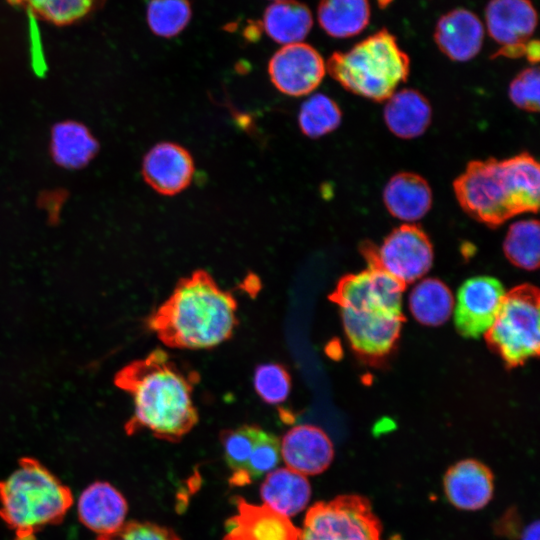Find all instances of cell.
Listing matches in <instances>:
<instances>
[{"label":"cell","instance_id":"6da1fadb","mask_svg":"<svg viewBox=\"0 0 540 540\" xmlns=\"http://www.w3.org/2000/svg\"><path fill=\"white\" fill-rule=\"evenodd\" d=\"M199 380L197 371L160 348L124 366L116 374L115 384L133 401V415L125 425L127 433L148 430L157 439L180 442L199 420L192 400Z\"/></svg>","mask_w":540,"mask_h":540},{"label":"cell","instance_id":"7a4b0ae2","mask_svg":"<svg viewBox=\"0 0 540 540\" xmlns=\"http://www.w3.org/2000/svg\"><path fill=\"white\" fill-rule=\"evenodd\" d=\"M146 324L168 347L211 349L233 336L239 324L237 301L210 273L198 269L178 280Z\"/></svg>","mask_w":540,"mask_h":540},{"label":"cell","instance_id":"3957f363","mask_svg":"<svg viewBox=\"0 0 540 540\" xmlns=\"http://www.w3.org/2000/svg\"><path fill=\"white\" fill-rule=\"evenodd\" d=\"M453 188L468 215L495 228L519 214L538 211L539 164L526 152L502 160H474Z\"/></svg>","mask_w":540,"mask_h":540},{"label":"cell","instance_id":"277c9868","mask_svg":"<svg viewBox=\"0 0 540 540\" xmlns=\"http://www.w3.org/2000/svg\"><path fill=\"white\" fill-rule=\"evenodd\" d=\"M73 504L69 487L33 458H22L18 467L0 480V518L14 533V540H36V534L60 523Z\"/></svg>","mask_w":540,"mask_h":540},{"label":"cell","instance_id":"5b68a950","mask_svg":"<svg viewBox=\"0 0 540 540\" xmlns=\"http://www.w3.org/2000/svg\"><path fill=\"white\" fill-rule=\"evenodd\" d=\"M410 61L393 34L376 32L346 52L333 53L326 63L331 77L346 90L381 102L407 80Z\"/></svg>","mask_w":540,"mask_h":540},{"label":"cell","instance_id":"8992f818","mask_svg":"<svg viewBox=\"0 0 540 540\" xmlns=\"http://www.w3.org/2000/svg\"><path fill=\"white\" fill-rule=\"evenodd\" d=\"M509 367L539 354V291L523 284L505 293L499 312L484 334Z\"/></svg>","mask_w":540,"mask_h":540},{"label":"cell","instance_id":"52a82bcc","mask_svg":"<svg viewBox=\"0 0 540 540\" xmlns=\"http://www.w3.org/2000/svg\"><path fill=\"white\" fill-rule=\"evenodd\" d=\"M299 540H381V525L365 498L341 495L309 508Z\"/></svg>","mask_w":540,"mask_h":540},{"label":"cell","instance_id":"ba28073f","mask_svg":"<svg viewBox=\"0 0 540 540\" xmlns=\"http://www.w3.org/2000/svg\"><path fill=\"white\" fill-rule=\"evenodd\" d=\"M362 252L370 267L384 271L405 286L424 276L433 263L428 235L411 223L393 229L380 246L363 244Z\"/></svg>","mask_w":540,"mask_h":540},{"label":"cell","instance_id":"9c48e42d","mask_svg":"<svg viewBox=\"0 0 540 540\" xmlns=\"http://www.w3.org/2000/svg\"><path fill=\"white\" fill-rule=\"evenodd\" d=\"M340 313L347 339L359 355L379 359L395 347L404 322L401 307L367 302L340 308Z\"/></svg>","mask_w":540,"mask_h":540},{"label":"cell","instance_id":"30bf717a","mask_svg":"<svg viewBox=\"0 0 540 540\" xmlns=\"http://www.w3.org/2000/svg\"><path fill=\"white\" fill-rule=\"evenodd\" d=\"M505 293L501 282L493 277L466 280L458 290L453 308L458 332L469 338L485 334L499 312Z\"/></svg>","mask_w":540,"mask_h":540},{"label":"cell","instance_id":"8fae6325","mask_svg":"<svg viewBox=\"0 0 540 540\" xmlns=\"http://www.w3.org/2000/svg\"><path fill=\"white\" fill-rule=\"evenodd\" d=\"M485 23L490 37L501 46L496 55L517 58L525 56L537 13L530 0H490Z\"/></svg>","mask_w":540,"mask_h":540},{"label":"cell","instance_id":"7c38bea8","mask_svg":"<svg viewBox=\"0 0 540 540\" xmlns=\"http://www.w3.org/2000/svg\"><path fill=\"white\" fill-rule=\"evenodd\" d=\"M268 72L280 92L298 97L319 86L326 64L315 48L299 42L280 48L270 59Z\"/></svg>","mask_w":540,"mask_h":540},{"label":"cell","instance_id":"4fadbf2b","mask_svg":"<svg viewBox=\"0 0 540 540\" xmlns=\"http://www.w3.org/2000/svg\"><path fill=\"white\" fill-rule=\"evenodd\" d=\"M234 503L237 513L225 522L222 540H299L300 529L288 517L240 496Z\"/></svg>","mask_w":540,"mask_h":540},{"label":"cell","instance_id":"5bb4252c","mask_svg":"<svg viewBox=\"0 0 540 540\" xmlns=\"http://www.w3.org/2000/svg\"><path fill=\"white\" fill-rule=\"evenodd\" d=\"M280 455L287 468L304 476L324 472L334 458L333 443L319 427L301 424L288 430L280 440Z\"/></svg>","mask_w":540,"mask_h":540},{"label":"cell","instance_id":"9a60e30c","mask_svg":"<svg viewBox=\"0 0 540 540\" xmlns=\"http://www.w3.org/2000/svg\"><path fill=\"white\" fill-rule=\"evenodd\" d=\"M142 173L145 181L158 193L174 195L184 190L194 174V162L182 146L162 142L144 157Z\"/></svg>","mask_w":540,"mask_h":540},{"label":"cell","instance_id":"2e32d148","mask_svg":"<svg viewBox=\"0 0 540 540\" xmlns=\"http://www.w3.org/2000/svg\"><path fill=\"white\" fill-rule=\"evenodd\" d=\"M444 493L456 508L476 511L492 499L494 481L491 471L483 463L466 459L450 467L444 476Z\"/></svg>","mask_w":540,"mask_h":540},{"label":"cell","instance_id":"e0dca14e","mask_svg":"<svg viewBox=\"0 0 540 540\" xmlns=\"http://www.w3.org/2000/svg\"><path fill=\"white\" fill-rule=\"evenodd\" d=\"M80 521L98 536L113 533L124 523L127 501L107 482H95L81 493L77 503Z\"/></svg>","mask_w":540,"mask_h":540},{"label":"cell","instance_id":"ac0fdd59","mask_svg":"<svg viewBox=\"0 0 540 540\" xmlns=\"http://www.w3.org/2000/svg\"><path fill=\"white\" fill-rule=\"evenodd\" d=\"M434 38L447 57L464 62L479 53L484 39V26L473 12L458 8L438 20Z\"/></svg>","mask_w":540,"mask_h":540},{"label":"cell","instance_id":"d6986e66","mask_svg":"<svg viewBox=\"0 0 540 540\" xmlns=\"http://www.w3.org/2000/svg\"><path fill=\"white\" fill-rule=\"evenodd\" d=\"M388 212L399 220L414 222L422 219L432 205V191L427 181L411 172L395 174L383 191Z\"/></svg>","mask_w":540,"mask_h":540},{"label":"cell","instance_id":"ffe728a7","mask_svg":"<svg viewBox=\"0 0 540 540\" xmlns=\"http://www.w3.org/2000/svg\"><path fill=\"white\" fill-rule=\"evenodd\" d=\"M383 115L388 129L394 135L412 139L427 130L431 123L432 109L423 94L407 88L394 92L386 100Z\"/></svg>","mask_w":540,"mask_h":540},{"label":"cell","instance_id":"44dd1931","mask_svg":"<svg viewBox=\"0 0 540 540\" xmlns=\"http://www.w3.org/2000/svg\"><path fill=\"white\" fill-rule=\"evenodd\" d=\"M264 504L286 517L301 512L311 498V486L306 476L289 468L270 471L260 487Z\"/></svg>","mask_w":540,"mask_h":540},{"label":"cell","instance_id":"7402d4cb","mask_svg":"<svg viewBox=\"0 0 540 540\" xmlns=\"http://www.w3.org/2000/svg\"><path fill=\"white\" fill-rule=\"evenodd\" d=\"M313 24L309 8L295 0H278L267 7L263 26L270 38L288 45L301 42Z\"/></svg>","mask_w":540,"mask_h":540},{"label":"cell","instance_id":"603a6c76","mask_svg":"<svg viewBox=\"0 0 540 540\" xmlns=\"http://www.w3.org/2000/svg\"><path fill=\"white\" fill-rule=\"evenodd\" d=\"M97 151V142L81 123H58L51 133V152L57 164L68 169L81 168Z\"/></svg>","mask_w":540,"mask_h":540},{"label":"cell","instance_id":"cb8c5ba5","mask_svg":"<svg viewBox=\"0 0 540 540\" xmlns=\"http://www.w3.org/2000/svg\"><path fill=\"white\" fill-rule=\"evenodd\" d=\"M368 0H320L318 21L322 29L335 38L359 34L368 25Z\"/></svg>","mask_w":540,"mask_h":540},{"label":"cell","instance_id":"d4e9b609","mask_svg":"<svg viewBox=\"0 0 540 540\" xmlns=\"http://www.w3.org/2000/svg\"><path fill=\"white\" fill-rule=\"evenodd\" d=\"M454 308L450 289L442 281L426 278L414 286L409 295V309L421 324L438 326L445 323Z\"/></svg>","mask_w":540,"mask_h":540},{"label":"cell","instance_id":"484cf974","mask_svg":"<svg viewBox=\"0 0 540 540\" xmlns=\"http://www.w3.org/2000/svg\"><path fill=\"white\" fill-rule=\"evenodd\" d=\"M256 424H244L220 432V442L227 466L232 470L231 485H246L245 469L254 447L263 432Z\"/></svg>","mask_w":540,"mask_h":540},{"label":"cell","instance_id":"4316f807","mask_svg":"<svg viewBox=\"0 0 540 540\" xmlns=\"http://www.w3.org/2000/svg\"><path fill=\"white\" fill-rule=\"evenodd\" d=\"M540 232L536 219L514 222L508 229L503 242L507 259L525 270H535L539 266Z\"/></svg>","mask_w":540,"mask_h":540},{"label":"cell","instance_id":"83f0119b","mask_svg":"<svg viewBox=\"0 0 540 540\" xmlns=\"http://www.w3.org/2000/svg\"><path fill=\"white\" fill-rule=\"evenodd\" d=\"M342 112L330 97L318 93L308 98L301 106L298 121L303 134L319 138L334 131L341 123Z\"/></svg>","mask_w":540,"mask_h":540},{"label":"cell","instance_id":"f1b7e54d","mask_svg":"<svg viewBox=\"0 0 540 540\" xmlns=\"http://www.w3.org/2000/svg\"><path fill=\"white\" fill-rule=\"evenodd\" d=\"M99 0H8L38 18L55 25H67L90 13Z\"/></svg>","mask_w":540,"mask_h":540},{"label":"cell","instance_id":"f546056e","mask_svg":"<svg viewBox=\"0 0 540 540\" xmlns=\"http://www.w3.org/2000/svg\"><path fill=\"white\" fill-rule=\"evenodd\" d=\"M191 18L188 0H151L147 8L150 29L158 36L173 37L180 33Z\"/></svg>","mask_w":540,"mask_h":540},{"label":"cell","instance_id":"4dcf8cb0","mask_svg":"<svg viewBox=\"0 0 540 540\" xmlns=\"http://www.w3.org/2000/svg\"><path fill=\"white\" fill-rule=\"evenodd\" d=\"M253 385L263 402L278 405L286 401L291 391V376L279 363L258 365L254 371Z\"/></svg>","mask_w":540,"mask_h":540},{"label":"cell","instance_id":"1f68e13d","mask_svg":"<svg viewBox=\"0 0 540 540\" xmlns=\"http://www.w3.org/2000/svg\"><path fill=\"white\" fill-rule=\"evenodd\" d=\"M280 439L263 430L245 469L247 484L272 471L280 460Z\"/></svg>","mask_w":540,"mask_h":540},{"label":"cell","instance_id":"d6a6232c","mask_svg":"<svg viewBox=\"0 0 540 540\" xmlns=\"http://www.w3.org/2000/svg\"><path fill=\"white\" fill-rule=\"evenodd\" d=\"M539 70L529 67L522 70L510 83L508 95L518 108L537 112L539 110Z\"/></svg>","mask_w":540,"mask_h":540},{"label":"cell","instance_id":"836d02e7","mask_svg":"<svg viewBox=\"0 0 540 540\" xmlns=\"http://www.w3.org/2000/svg\"><path fill=\"white\" fill-rule=\"evenodd\" d=\"M97 540H181L177 533L166 526L151 522H125L113 533L97 536Z\"/></svg>","mask_w":540,"mask_h":540},{"label":"cell","instance_id":"e575fe53","mask_svg":"<svg viewBox=\"0 0 540 540\" xmlns=\"http://www.w3.org/2000/svg\"><path fill=\"white\" fill-rule=\"evenodd\" d=\"M539 534V522L534 521L523 528L520 540H539Z\"/></svg>","mask_w":540,"mask_h":540},{"label":"cell","instance_id":"d590c367","mask_svg":"<svg viewBox=\"0 0 540 540\" xmlns=\"http://www.w3.org/2000/svg\"><path fill=\"white\" fill-rule=\"evenodd\" d=\"M525 56L532 63H537L539 60V43L537 40H530L526 47Z\"/></svg>","mask_w":540,"mask_h":540},{"label":"cell","instance_id":"8d00e7d4","mask_svg":"<svg viewBox=\"0 0 540 540\" xmlns=\"http://www.w3.org/2000/svg\"><path fill=\"white\" fill-rule=\"evenodd\" d=\"M276 1H278V0H276Z\"/></svg>","mask_w":540,"mask_h":540}]
</instances>
